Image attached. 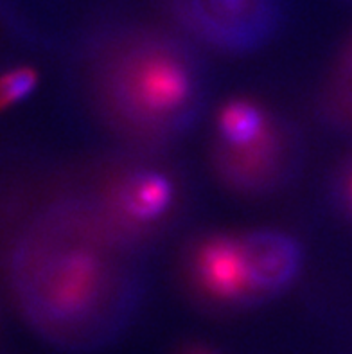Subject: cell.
Instances as JSON below:
<instances>
[{
	"instance_id": "1",
	"label": "cell",
	"mask_w": 352,
	"mask_h": 354,
	"mask_svg": "<svg viewBox=\"0 0 352 354\" xmlns=\"http://www.w3.org/2000/svg\"><path fill=\"white\" fill-rule=\"evenodd\" d=\"M147 250L65 187L36 216L13 257V290L29 328L71 354L115 344L147 292Z\"/></svg>"
},
{
	"instance_id": "2",
	"label": "cell",
	"mask_w": 352,
	"mask_h": 354,
	"mask_svg": "<svg viewBox=\"0 0 352 354\" xmlns=\"http://www.w3.org/2000/svg\"><path fill=\"white\" fill-rule=\"evenodd\" d=\"M74 63L86 112L117 148L169 151L209 110V62L180 31L99 27L83 38Z\"/></svg>"
},
{
	"instance_id": "3",
	"label": "cell",
	"mask_w": 352,
	"mask_h": 354,
	"mask_svg": "<svg viewBox=\"0 0 352 354\" xmlns=\"http://www.w3.org/2000/svg\"><path fill=\"white\" fill-rule=\"evenodd\" d=\"M169 151L117 148L85 162L68 189L89 198L113 229L151 250L185 218L189 185Z\"/></svg>"
},
{
	"instance_id": "4",
	"label": "cell",
	"mask_w": 352,
	"mask_h": 354,
	"mask_svg": "<svg viewBox=\"0 0 352 354\" xmlns=\"http://www.w3.org/2000/svg\"><path fill=\"white\" fill-rule=\"evenodd\" d=\"M308 158L306 137L290 117L273 112L270 121L236 144L210 140L209 166L225 191L241 198L282 193L302 175Z\"/></svg>"
},
{
	"instance_id": "5",
	"label": "cell",
	"mask_w": 352,
	"mask_h": 354,
	"mask_svg": "<svg viewBox=\"0 0 352 354\" xmlns=\"http://www.w3.org/2000/svg\"><path fill=\"white\" fill-rule=\"evenodd\" d=\"M178 31L201 49L250 56L281 32L290 0H165Z\"/></svg>"
},
{
	"instance_id": "6",
	"label": "cell",
	"mask_w": 352,
	"mask_h": 354,
	"mask_svg": "<svg viewBox=\"0 0 352 354\" xmlns=\"http://www.w3.org/2000/svg\"><path fill=\"white\" fill-rule=\"evenodd\" d=\"M182 281L192 299L210 310H252L241 230L198 234L182 252Z\"/></svg>"
},
{
	"instance_id": "7",
	"label": "cell",
	"mask_w": 352,
	"mask_h": 354,
	"mask_svg": "<svg viewBox=\"0 0 352 354\" xmlns=\"http://www.w3.org/2000/svg\"><path fill=\"white\" fill-rule=\"evenodd\" d=\"M252 308L284 295L299 281L306 263L302 241L272 227L241 230Z\"/></svg>"
},
{
	"instance_id": "8",
	"label": "cell",
	"mask_w": 352,
	"mask_h": 354,
	"mask_svg": "<svg viewBox=\"0 0 352 354\" xmlns=\"http://www.w3.org/2000/svg\"><path fill=\"white\" fill-rule=\"evenodd\" d=\"M318 119L329 130L352 133V35L331 63L317 97Z\"/></svg>"
},
{
	"instance_id": "9",
	"label": "cell",
	"mask_w": 352,
	"mask_h": 354,
	"mask_svg": "<svg viewBox=\"0 0 352 354\" xmlns=\"http://www.w3.org/2000/svg\"><path fill=\"white\" fill-rule=\"evenodd\" d=\"M40 85V74L31 65H18L0 74V113L31 97Z\"/></svg>"
},
{
	"instance_id": "10",
	"label": "cell",
	"mask_w": 352,
	"mask_h": 354,
	"mask_svg": "<svg viewBox=\"0 0 352 354\" xmlns=\"http://www.w3.org/2000/svg\"><path fill=\"white\" fill-rule=\"evenodd\" d=\"M327 198L333 211L352 225V153L342 158L331 171Z\"/></svg>"
}]
</instances>
